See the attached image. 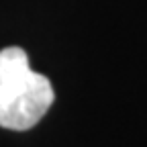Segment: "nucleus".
I'll return each mask as SVG.
<instances>
[{"instance_id": "nucleus-1", "label": "nucleus", "mask_w": 147, "mask_h": 147, "mask_svg": "<svg viewBox=\"0 0 147 147\" xmlns=\"http://www.w3.org/2000/svg\"><path fill=\"white\" fill-rule=\"evenodd\" d=\"M53 98L51 82L31 69L25 49L0 51V127L27 131L45 117Z\"/></svg>"}]
</instances>
